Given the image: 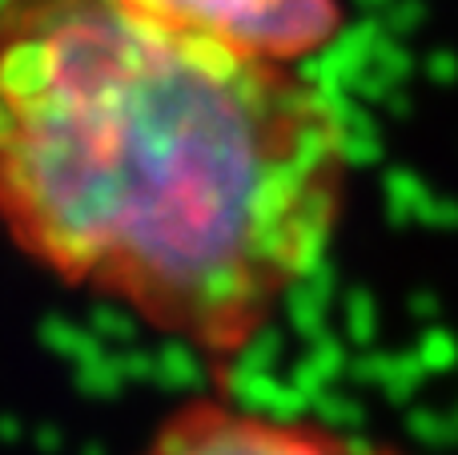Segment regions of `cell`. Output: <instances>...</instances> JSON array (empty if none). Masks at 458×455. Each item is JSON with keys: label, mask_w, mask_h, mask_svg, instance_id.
<instances>
[{"label": "cell", "mask_w": 458, "mask_h": 455, "mask_svg": "<svg viewBox=\"0 0 458 455\" xmlns=\"http://www.w3.org/2000/svg\"><path fill=\"white\" fill-rule=\"evenodd\" d=\"M350 145L293 64L121 0H0V230L45 274L233 363L338 230Z\"/></svg>", "instance_id": "1"}, {"label": "cell", "mask_w": 458, "mask_h": 455, "mask_svg": "<svg viewBox=\"0 0 458 455\" xmlns=\"http://www.w3.org/2000/svg\"><path fill=\"white\" fill-rule=\"evenodd\" d=\"M129 13L261 61L298 64L342 32L338 0H121Z\"/></svg>", "instance_id": "2"}, {"label": "cell", "mask_w": 458, "mask_h": 455, "mask_svg": "<svg viewBox=\"0 0 458 455\" xmlns=\"http://www.w3.org/2000/svg\"><path fill=\"white\" fill-rule=\"evenodd\" d=\"M137 455H403L390 443L314 419H285L229 399H190L169 411Z\"/></svg>", "instance_id": "3"}]
</instances>
